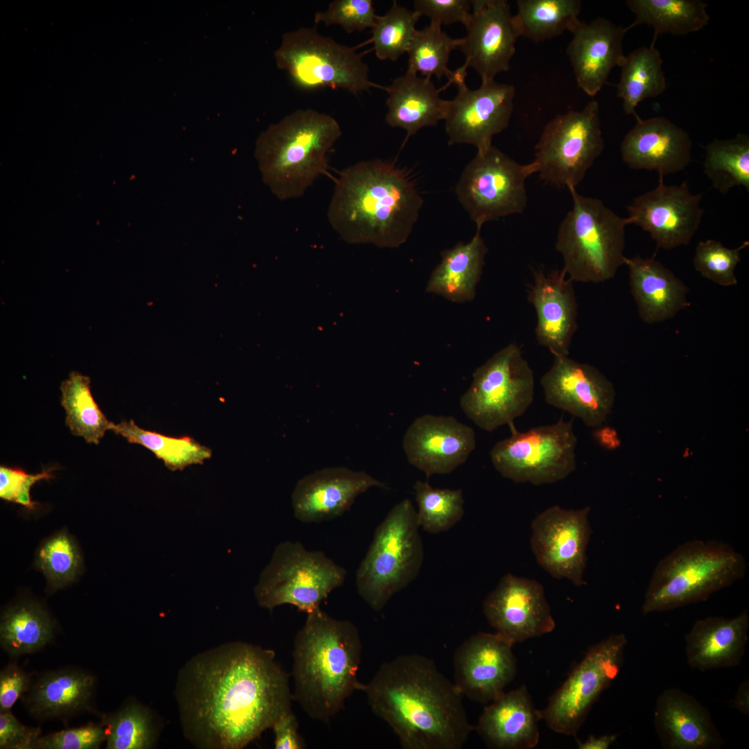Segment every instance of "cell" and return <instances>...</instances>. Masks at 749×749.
<instances>
[{
    "label": "cell",
    "instance_id": "1",
    "mask_svg": "<svg viewBox=\"0 0 749 749\" xmlns=\"http://www.w3.org/2000/svg\"><path fill=\"white\" fill-rule=\"evenodd\" d=\"M184 737L200 749H242L291 709L289 675L273 651L229 642L191 657L175 689Z\"/></svg>",
    "mask_w": 749,
    "mask_h": 749
},
{
    "label": "cell",
    "instance_id": "2",
    "mask_svg": "<svg viewBox=\"0 0 749 749\" xmlns=\"http://www.w3.org/2000/svg\"><path fill=\"white\" fill-rule=\"evenodd\" d=\"M362 691L404 749H460L474 729L463 695L424 655L404 654L382 663Z\"/></svg>",
    "mask_w": 749,
    "mask_h": 749
},
{
    "label": "cell",
    "instance_id": "3",
    "mask_svg": "<svg viewBox=\"0 0 749 749\" xmlns=\"http://www.w3.org/2000/svg\"><path fill=\"white\" fill-rule=\"evenodd\" d=\"M423 203L404 170L374 159L359 162L340 173L327 214L346 242L394 248L410 236Z\"/></svg>",
    "mask_w": 749,
    "mask_h": 749
},
{
    "label": "cell",
    "instance_id": "4",
    "mask_svg": "<svg viewBox=\"0 0 749 749\" xmlns=\"http://www.w3.org/2000/svg\"><path fill=\"white\" fill-rule=\"evenodd\" d=\"M293 650L294 698L311 718L327 721L363 684L357 678L362 644L356 626L320 608L307 614Z\"/></svg>",
    "mask_w": 749,
    "mask_h": 749
},
{
    "label": "cell",
    "instance_id": "5",
    "mask_svg": "<svg viewBox=\"0 0 749 749\" xmlns=\"http://www.w3.org/2000/svg\"><path fill=\"white\" fill-rule=\"evenodd\" d=\"M341 133L334 117L313 109L297 110L270 125L255 149L264 182L282 200L301 197L327 173V153Z\"/></svg>",
    "mask_w": 749,
    "mask_h": 749
},
{
    "label": "cell",
    "instance_id": "6",
    "mask_svg": "<svg viewBox=\"0 0 749 749\" xmlns=\"http://www.w3.org/2000/svg\"><path fill=\"white\" fill-rule=\"evenodd\" d=\"M744 557L716 542L688 541L662 558L647 587L642 611L647 614L706 600L745 574Z\"/></svg>",
    "mask_w": 749,
    "mask_h": 749
},
{
    "label": "cell",
    "instance_id": "7",
    "mask_svg": "<svg viewBox=\"0 0 749 749\" xmlns=\"http://www.w3.org/2000/svg\"><path fill=\"white\" fill-rule=\"evenodd\" d=\"M569 190L573 206L559 227L556 242L562 269L573 282L608 281L625 263L626 219L601 200L580 195L576 188Z\"/></svg>",
    "mask_w": 749,
    "mask_h": 749
},
{
    "label": "cell",
    "instance_id": "8",
    "mask_svg": "<svg viewBox=\"0 0 749 749\" xmlns=\"http://www.w3.org/2000/svg\"><path fill=\"white\" fill-rule=\"evenodd\" d=\"M416 511L405 499L395 505L377 527L356 574L357 592L374 611L417 576L424 560Z\"/></svg>",
    "mask_w": 749,
    "mask_h": 749
},
{
    "label": "cell",
    "instance_id": "9",
    "mask_svg": "<svg viewBox=\"0 0 749 749\" xmlns=\"http://www.w3.org/2000/svg\"><path fill=\"white\" fill-rule=\"evenodd\" d=\"M345 576V569L322 551L284 541L276 546L261 572L255 596L261 607L270 611L289 604L308 614L343 584Z\"/></svg>",
    "mask_w": 749,
    "mask_h": 749
},
{
    "label": "cell",
    "instance_id": "10",
    "mask_svg": "<svg viewBox=\"0 0 749 749\" xmlns=\"http://www.w3.org/2000/svg\"><path fill=\"white\" fill-rule=\"evenodd\" d=\"M534 395L533 371L519 346L510 343L475 370L460 406L476 426L491 432L522 416Z\"/></svg>",
    "mask_w": 749,
    "mask_h": 749
},
{
    "label": "cell",
    "instance_id": "11",
    "mask_svg": "<svg viewBox=\"0 0 749 749\" xmlns=\"http://www.w3.org/2000/svg\"><path fill=\"white\" fill-rule=\"evenodd\" d=\"M277 67L300 89L341 88L353 94L376 86L355 49L303 27L283 34L274 53Z\"/></svg>",
    "mask_w": 749,
    "mask_h": 749
},
{
    "label": "cell",
    "instance_id": "12",
    "mask_svg": "<svg viewBox=\"0 0 749 749\" xmlns=\"http://www.w3.org/2000/svg\"><path fill=\"white\" fill-rule=\"evenodd\" d=\"M603 148L599 105L592 100L582 110L558 114L545 126L528 165L531 175L537 173L546 182L576 188Z\"/></svg>",
    "mask_w": 749,
    "mask_h": 749
},
{
    "label": "cell",
    "instance_id": "13",
    "mask_svg": "<svg viewBox=\"0 0 749 749\" xmlns=\"http://www.w3.org/2000/svg\"><path fill=\"white\" fill-rule=\"evenodd\" d=\"M577 437L571 420L513 432L497 442L490 456L495 470L515 483H553L576 468Z\"/></svg>",
    "mask_w": 749,
    "mask_h": 749
},
{
    "label": "cell",
    "instance_id": "14",
    "mask_svg": "<svg viewBox=\"0 0 749 749\" xmlns=\"http://www.w3.org/2000/svg\"><path fill=\"white\" fill-rule=\"evenodd\" d=\"M531 172L492 144L477 150L455 187L460 204L476 229L490 221L520 214L527 205L526 180Z\"/></svg>",
    "mask_w": 749,
    "mask_h": 749
},
{
    "label": "cell",
    "instance_id": "15",
    "mask_svg": "<svg viewBox=\"0 0 749 749\" xmlns=\"http://www.w3.org/2000/svg\"><path fill=\"white\" fill-rule=\"evenodd\" d=\"M627 639L612 635L593 646L542 711L556 732L575 735L593 703L618 675Z\"/></svg>",
    "mask_w": 749,
    "mask_h": 749
},
{
    "label": "cell",
    "instance_id": "16",
    "mask_svg": "<svg viewBox=\"0 0 749 749\" xmlns=\"http://www.w3.org/2000/svg\"><path fill=\"white\" fill-rule=\"evenodd\" d=\"M590 509L553 506L537 515L531 524V546L538 564L553 578L568 579L578 587L585 584Z\"/></svg>",
    "mask_w": 749,
    "mask_h": 749
},
{
    "label": "cell",
    "instance_id": "17",
    "mask_svg": "<svg viewBox=\"0 0 749 749\" xmlns=\"http://www.w3.org/2000/svg\"><path fill=\"white\" fill-rule=\"evenodd\" d=\"M703 193L691 192L687 181L667 185L659 175L658 184L633 198L627 207V224L648 232L657 250L687 246L698 230L704 211Z\"/></svg>",
    "mask_w": 749,
    "mask_h": 749
},
{
    "label": "cell",
    "instance_id": "18",
    "mask_svg": "<svg viewBox=\"0 0 749 749\" xmlns=\"http://www.w3.org/2000/svg\"><path fill=\"white\" fill-rule=\"evenodd\" d=\"M540 384L548 404L580 418L589 427L600 426L614 402L612 383L596 367L569 356H554Z\"/></svg>",
    "mask_w": 749,
    "mask_h": 749
},
{
    "label": "cell",
    "instance_id": "19",
    "mask_svg": "<svg viewBox=\"0 0 749 749\" xmlns=\"http://www.w3.org/2000/svg\"><path fill=\"white\" fill-rule=\"evenodd\" d=\"M449 101L445 121L448 144H467L477 150L492 145V137L509 124L513 110L515 89L494 80L482 82L476 89L465 84Z\"/></svg>",
    "mask_w": 749,
    "mask_h": 749
},
{
    "label": "cell",
    "instance_id": "20",
    "mask_svg": "<svg viewBox=\"0 0 749 749\" xmlns=\"http://www.w3.org/2000/svg\"><path fill=\"white\" fill-rule=\"evenodd\" d=\"M483 610L496 632L513 644L551 632L556 626L542 585L511 574L488 594Z\"/></svg>",
    "mask_w": 749,
    "mask_h": 749
},
{
    "label": "cell",
    "instance_id": "21",
    "mask_svg": "<svg viewBox=\"0 0 749 749\" xmlns=\"http://www.w3.org/2000/svg\"><path fill=\"white\" fill-rule=\"evenodd\" d=\"M513 644L497 632H480L456 648L454 683L461 694L480 703H490L514 679L517 661Z\"/></svg>",
    "mask_w": 749,
    "mask_h": 749
},
{
    "label": "cell",
    "instance_id": "22",
    "mask_svg": "<svg viewBox=\"0 0 749 749\" xmlns=\"http://www.w3.org/2000/svg\"><path fill=\"white\" fill-rule=\"evenodd\" d=\"M472 11L464 25L467 34L459 49L464 64L472 67L482 82L508 70L519 37L510 4L506 0L471 1Z\"/></svg>",
    "mask_w": 749,
    "mask_h": 749
},
{
    "label": "cell",
    "instance_id": "23",
    "mask_svg": "<svg viewBox=\"0 0 749 749\" xmlns=\"http://www.w3.org/2000/svg\"><path fill=\"white\" fill-rule=\"evenodd\" d=\"M402 446L408 463L429 478L464 463L476 447V436L452 416L425 414L408 427Z\"/></svg>",
    "mask_w": 749,
    "mask_h": 749
},
{
    "label": "cell",
    "instance_id": "24",
    "mask_svg": "<svg viewBox=\"0 0 749 749\" xmlns=\"http://www.w3.org/2000/svg\"><path fill=\"white\" fill-rule=\"evenodd\" d=\"M372 487L384 488L385 483L365 472L343 467L317 470L296 483L291 495L294 515L304 523L335 519Z\"/></svg>",
    "mask_w": 749,
    "mask_h": 749
},
{
    "label": "cell",
    "instance_id": "25",
    "mask_svg": "<svg viewBox=\"0 0 749 749\" xmlns=\"http://www.w3.org/2000/svg\"><path fill=\"white\" fill-rule=\"evenodd\" d=\"M573 281L564 270L533 273L528 300L535 308V329L538 343L554 356H569V347L577 329L578 304Z\"/></svg>",
    "mask_w": 749,
    "mask_h": 749
},
{
    "label": "cell",
    "instance_id": "26",
    "mask_svg": "<svg viewBox=\"0 0 749 749\" xmlns=\"http://www.w3.org/2000/svg\"><path fill=\"white\" fill-rule=\"evenodd\" d=\"M635 119L621 144L622 160L629 168L664 177L689 166L692 141L685 130L662 117Z\"/></svg>",
    "mask_w": 749,
    "mask_h": 749
},
{
    "label": "cell",
    "instance_id": "27",
    "mask_svg": "<svg viewBox=\"0 0 749 749\" xmlns=\"http://www.w3.org/2000/svg\"><path fill=\"white\" fill-rule=\"evenodd\" d=\"M628 31V26L598 17L589 23L581 22L572 34L567 54L578 86L588 96L597 94L611 70L623 63V40Z\"/></svg>",
    "mask_w": 749,
    "mask_h": 749
},
{
    "label": "cell",
    "instance_id": "28",
    "mask_svg": "<svg viewBox=\"0 0 749 749\" xmlns=\"http://www.w3.org/2000/svg\"><path fill=\"white\" fill-rule=\"evenodd\" d=\"M542 711L536 709L526 686L490 702L479 716L476 730L487 746L495 749H530L540 739Z\"/></svg>",
    "mask_w": 749,
    "mask_h": 749
},
{
    "label": "cell",
    "instance_id": "29",
    "mask_svg": "<svg viewBox=\"0 0 749 749\" xmlns=\"http://www.w3.org/2000/svg\"><path fill=\"white\" fill-rule=\"evenodd\" d=\"M624 265L639 316L645 323L664 322L690 306L689 287L660 261L626 257Z\"/></svg>",
    "mask_w": 749,
    "mask_h": 749
},
{
    "label": "cell",
    "instance_id": "30",
    "mask_svg": "<svg viewBox=\"0 0 749 749\" xmlns=\"http://www.w3.org/2000/svg\"><path fill=\"white\" fill-rule=\"evenodd\" d=\"M655 724L668 748H712L723 743L707 709L679 689H668L659 696Z\"/></svg>",
    "mask_w": 749,
    "mask_h": 749
},
{
    "label": "cell",
    "instance_id": "31",
    "mask_svg": "<svg viewBox=\"0 0 749 749\" xmlns=\"http://www.w3.org/2000/svg\"><path fill=\"white\" fill-rule=\"evenodd\" d=\"M748 628L747 610L730 619L698 620L685 637L688 663L701 671L738 665L745 653Z\"/></svg>",
    "mask_w": 749,
    "mask_h": 749
},
{
    "label": "cell",
    "instance_id": "32",
    "mask_svg": "<svg viewBox=\"0 0 749 749\" xmlns=\"http://www.w3.org/2000/svg\"><path fill=\"white\" fill-rule=\"evenodd\" d=\"M384 89L388 94L386 122L406 131L404 144L420 129L446 118L449 101L440 97L430 77L406 71Z\"/></svg>",
    "mask_w": 749,
    "mask_h": 749
},
{
    "label": "cell",
    "instance_id": "33",
    "mask_svg": "<svg viewBox=\"0 0 749 749\" xmlns=\"http://www.w3.org/2000/svg\"><path fill=\"white\" fill-rule=\"evenodd\" d=\"M488 248L476 232L467 243L458 242L441 252V261L433 269L426 291L453 302L471 301L476 295Z\"/></svg>",
    "mask_w": 749,
    "mask_h": 749
},
{
    "label": "cell",
    "instance_id": "34",
    "mask_svg": "<svg viewBox=\"0 0 749 749\" xmlns=\"http://www.w3.org/2000/svg\"><path fill=\"white\" fill-rule=\"evenodd\" d=\"M94 677L79 669L48 672L34 684L28 700L30 712L40 718L63 717L89 707Z\"/></svg>",
    "mask_w": 749,
    "mask_h": 749
},
{
    "label": "cell",
    "instance_id": "35",
    "mask_svg": "<svg viewBox=\"0 0 749 749\" xmlns=\"http://www.w3.org/2000/svg\"><path fill=\"white\" fill-rule=\"evenodd\" d=\"M626 5L635 16L628 28L652 27L653 44L660 34L687 35L703 29L709 21L707 4L700 0H628Z\"/></svg>",
    "mask_w": 749,
    "mask_h": 749
},
{
    "label": "cell",
    "instance_id": "36",
    "mask_svg": "<svg viewBox=\"0 0 749 749\" xmlns=\"http://www.w3.org/2000/svg\"><path fill=\"white\" fill-rule=\"evenodd\" d=\"M663 60L654 44L636 49L628 55L621 69L617 94L622 100L626 114L639 117L636 112L642 101L663 93L666 81L662 70Z\"/></svg>",
    "mask_w": 749,
    "mask_h": 749
},
{
    "label": "cell",
    "instance_id": "37",
    "mask_svg": "<svg viewBox=\"0 0 749 749\" xmlns=\"http://www.w3.org/2000/svg\"><path fill=\"white\" fill-rule=\"evenodd\" d=\"M513 20L519 37L541 42L573 34L580 25L579 0H518Z\"/></svg>",
    "mask_w": 749,
    "mask_h": 749
},
{
    "label": "cell",
    "instance_id": "38",
    "mask_svg": "<svg viewBox=\"0 0 749 749\" xmlns=\"http://www.w3.org/2000/svg\"><path fill=\"white\" fill-rule=\"evenodd\" d=\"M53 625L48 614L38 605L19 603L2 615L1 646L13 656L35 652L53 637Z\"/></svg>",
    "mask_w": 749,
    "mask_h": 749
},
{
    "label": "cell",
    "instance_id": "39",
    "mask_svg": "<svg viewBox=\"0 0 749 749\" xmlns=\"http://www.w3.org/2000/svg\"><path fill=\"white\" fill-rule=\"evenodd\" d=\"M61 405L65 410V424L71 432L85 439L87 443L98 445L106 431L109 421L95 402L90 389V379L77 372H71L60 385Z\"/></svg>",
    "mask_w": 749,
    "mask_h": 749
},
{
    "label": "cell",
    "instance_id": "40",
    "mask_svg": "<svg viewBox=\"0 0 749 749\" xmlns=\"http://www.w3.org/2000/svg\"><path fill=\"white\" fill-rule=\"evenodd\" d=\"M110 430L125 438L130 443L146 447L172 471L203 464L212 456L210 449L191 437H171L145 430L137 426L132 420L119 424L112 422Z\"/></svg>",
    "mask_w": 749,
    "mask_h": 749
},
{
    "label": "cell",
    "instance_id": "41",
    "mask_svg": "<svg viewBox=\"0 0 749 749\" xmlns=\"http://www.w3.org/2000/svg\"><path fill=\"white\" fill-rule=\"evenodd\" d=\"M703 171L712 187L726 194L735 187L749 191V137L738 133L730 139H714L705 147Z\"/></svg>",
    "mask_w": 749,
    "mask_h": 749
},
{
    "label": "cell",
    "instance_id": "42",
    "mask_svg": "<svg viewBox=\"0 0 749 749\" xmlns=\"http://www.w3.org/2000/svg\"><path fill=\"white\" fill-rule=\"evenodd\" d=\"M413 488L418 508L417 520L424 531L440 533L462 519L465 510L461 489L435 488L422 481H417Z\"/></svg>",
    "mask_w": 749,
    "mask_h": 749
},
{
    "label": "cell",
    "instance_id": "43",
    "mask_svg": "<svg viewBox=\"0 0 749 749\" xmlns=\"http://www.w3.org/2000/svg\"><path fill=\"white\" fill-rule=\"evenodd\" d=\"M462 39L450 37L442 31L441 26L431 23L422 30H416L408 50V72L439 80L443 76L449 79L452 71L447 65L450 53L459 48Z\"/></svg>",
    "mask_w": 749,
    "mask_h": 749
},
{
    "label": "cell",
    "instance_id": "44",
    "mask_svg": "<svg viewBox=\"0 0 749 749\" xmlns=\"http://www.w3.org/2000/svg\"><path fill=\"white\" fill-rule=\"evenodd\" d=\"M108 749H148L154 746L158 736L153 714L145 706L130 702L108 720Z\"/></svg>",
    "mask_w": 749,
    "mask_h": 749
},
{
    "label": "cell",
    "instance_id": "45",
    "mask_svg": "<svg viewBox=\"0 0 749 749\" xmlns=\"http://www.w3.org/2000/svg\"><path fill=\"white\" fill-rule=\"evenodd\" d=\"M420 17L414 10H408L394 1L385 15L378 16L372 28L376 56L381 60L394 61L408 52Z\"/></svg>",
    "mask_w": 749,
    "mask_h": 749
},
{
    "label": "cell",
    "instance_id": "46",
    "mask_svg": "<svg viewBox=\"0 0 749 749\" xmlns=\"http://www.w3.org/2000/svg\"><path fill=\"white\" fill-rule=\"evenodd\" d=\"M35 563L50 585L59 588L74 580L81 559L73 539L61 532L44 542L38 549Z\"/></svg>",
    "mask_w": 749,
    "mask_h": 749
},
{
    "label": "cell",
    "instance_id": "47",
    "mask_svg": "<svg viewBox=\"0 0 749 749\" xmlns=\"http://www.w3.org/2000/svg\"><path fill=\"white\" fill-rule=\"evenodd\" d=\"M748 246V241L736 248H728L714 239L700 241L695 248L694 267L703 277L718 285L734 286L738 283L735 268L741 261V252Z\"/></svg>",
    "mask_w": 749,
    "mask_h": 749
},
{
    "label": "cell",
    "instance_id": "48",
    "mask_svg": "<svg viewBox=\"0 0 749 749\" xmlns=\"http://www.w3.org/2000/svg\"><path fill=\"white\" fill-rule=\"evenodd\" d=\"M371 0H334L327 10L316 12L314 21L341 26L347 33L372 28L377 15Z\"/></svg>",
    "mask_w": 749,
    "mask_h": 749
},
{
    "label": "cell",
    "instance_id": "49",
    "mask_svg": "<svg viewBox=\"0 0 749 749\" xmlns=\"http://www.w3.org/2000/svg\"><path fill=\"white\" fill-rule=\"evenodd\" d=\"M53 469L43 470L42 472L28 474L18 467L0 465V497L5 501L19 503L33 509L36 503L31 500V486L40 480L53 478Z\"/></svg>",
    "mask_w": 749,
    "mask_h": 749
},
{
    "label": "cell",
    "instance_id": "50",
    "mask_svg": "<svg viewBox=\"0 0 749 749\" xmlns=\"http://www.w3.org/2000/svg\"><path fill=\"white\" fill-rule=\"evenodd\" d=\"M106 730L99 725L64 730L40 737L34 748L42 749H94L106 740Z\"/></svg>",
    "mask_w": 749,
    "mask_h": 749
},
{
    "label": "cell",
    "instance_id": "51",
    "mask_svg": "<svg viewBox=\"0 0 749 749\" xmlns=\"http://www.w3.org/2000/svg\"><path fill=\"white\" fill-rule=\"evenodd\" d=\"M414 10L420 16L431 19V23L440 26L467 21L472 8L471 1L467 0H416Z\"/></svg>",
    "mask_w": 749,
    "mask_h": 749
},
{
    "label": "cell",
    "instance_id": "52",
    "mask_svg": "<svg viewBox=\"0 0 749 749\" xmlns=\"http://www.w3.org/2000/svg\"><path fill=\"white\" fill-rule=\"evenodd\" d=\"M40 730L27 727L17 721L10 711L0 713V748L32 749L40 737Z\"/></svg>",
    "mask_w": 749,
    "mask_h": 749
},
{
    "label": "cell",
    "instance_id": "53",
    "mask_svg": "<svg viewBox=\"0 0 749 749\" xmlns=\"http://www.w3.org/2000/svg\"><path fill=\"white\" fill-rule=\"evenodd\" d=\"M31 685L30 676L15 664H10L0 673V712L10 711Z\"/></svg>",
    "mask_w": 749,
    "mask_h": 749
},
{
    "label": "cell",
    "instance_id": "54",
    "mask_svg": "<svg viewBox=\"0 0 749 749\" xmlns=\"http://www.w3.org/2000/svg\"><path fill=\"white\" fill-rule=\"evenodd\" d=\"M271 729L274 734V748L302 749L305 743L298 732L297 718L291 709L282 714Z\"/></svg>",
    "mask_w": 749,
    "mask_h": 749
},
{
    "label": "cell",
    "instance_id": "55",
    "mask_svg": "<svg viewBox=\"0 0 749 749\" xmlns=\"http://www.w3.org/2000/svg\"><path fill=\"white\" fill-rule=\"evenodd\" d=\"M617 734H607L600 737L590 735L585 741L577 740L580 749H608L617 739Z\"/></svg>",
    "mask_w": 749,
    "mask_h": 749
},
{
    "label": "cell",
    "instance_id": "56",
    "mask_svg": "<svg viewBox=\"0 0 749 749\" xmlns=\"http://www.w3.org/2000/svg\"><path fill=\"white\" fill-rule=\"evenodd\" d=\"M594 437L601 445L608 449H615L620 444L617 432L608 427L597 430L594 432Z\"/></svg>",
    "mask_w": 749,
    "mask_h": 749
},
{
    "label": "cell",
    "instance_id": "57",
    "mask_svg": "<svg viewBox=\"0 0 749 749\" xmlns=\"http://www.w3.org/2000/svg\"><path fill=\"white\" fill-rule=\"evenodd\" d=\"M734 708L741 713L748 714L749 712V683L746 680L740 685L734 700L732 701Z\"/></svg>",
    "mask_w": 749,
    "mask_h": 749
}]
</instances>
